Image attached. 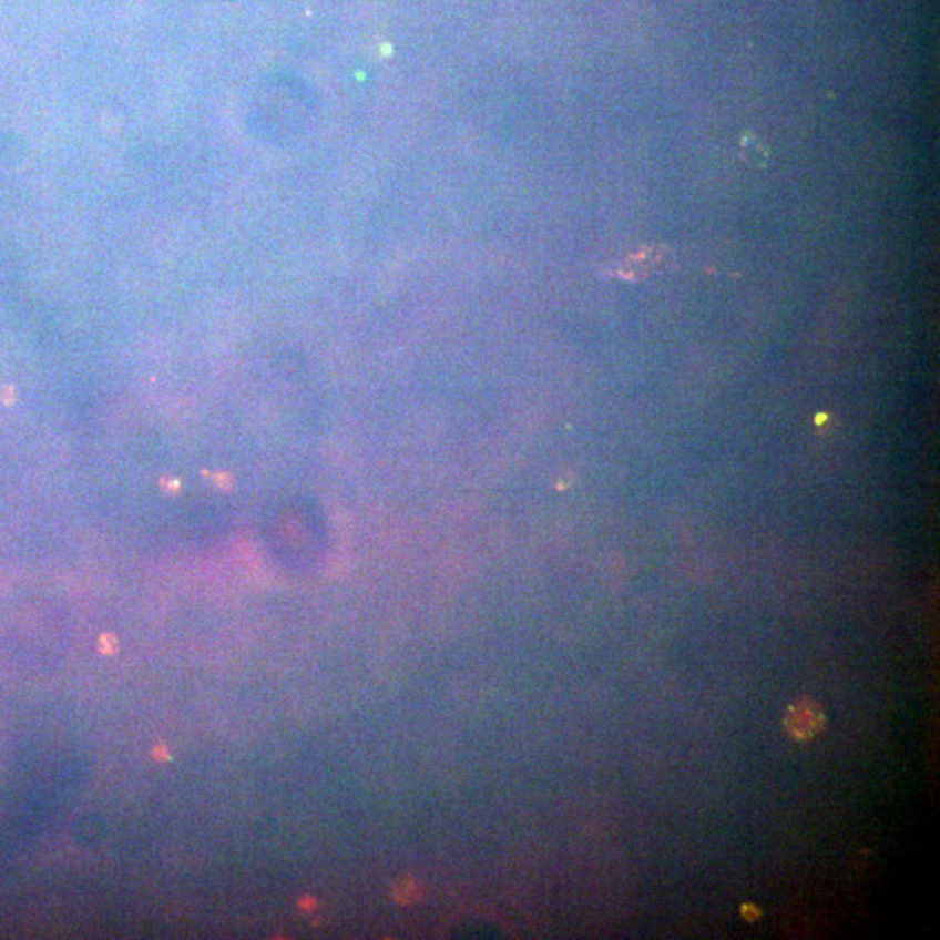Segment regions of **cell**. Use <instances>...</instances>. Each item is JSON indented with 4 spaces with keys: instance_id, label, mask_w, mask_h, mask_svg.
Instances as JSON below:
<instances>
[{
    "instance_id": "1",
    "label": "cell",
    "mask_w": 940,
    "mask_h": 940,
    "mask_svg": "<svg viewBox=\"0 0 940 940\" xmlns=\"http://www.w3.org/2000/svg\"><path fill=\"white\" fill-rule=\"evenodd\" d=\"M826 726V714L819 702L810 697L793 702L784 716V729L793 740H811Z\"/></svg>"
},
{
    "instance_id": "2",
    "label": "cell",
    "mask_w": 940,
    "mask_h": 940,
    "mask_svg": "<svg viewBox=\"0 0 940 940\" xmlns=\"http://www.w3.org/2000/svg\"><path fill=\"white\" fill-rule=\"evenodd\" d=\"M670 256V249H664V247H646L643 252L637 253L636 256L625 259V264L619 270V276L629 280L645 279L653 272L667 267Z\"/></svg>"
},
{
    "instance_id": "3",
    "label": "cell",
    "mask_w": 940,
    "mask_h": 940,
    "mask_svg": "<svg viewBox=\"0 0 940 940\" xmlns=\"http://www.w3.org/2000/svg\"><path fill=\"white\" fill-rule=\"evenodd\" d=\"M740 157L747 166L759 170L768 161V146L756 134H746L740 143Z\"/></svg>"
},
{
    "instance_id": "4",
    "label": "cell",
    "mask_w": 940,
    "mask_h": 940,
    "mask_svg": "<svg viewBox=\"0 0 940 940\" xmlns=\"http://www.w3.org/2000/svg\"><path fill=\"white\" fill-rule=\"evenodd\" d=\"M740 915L742 918L747 921H758L759 918H762V911H759V908H756V906L753 905L742 906Z\"/></svg>"
}]
</instances>
